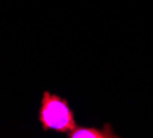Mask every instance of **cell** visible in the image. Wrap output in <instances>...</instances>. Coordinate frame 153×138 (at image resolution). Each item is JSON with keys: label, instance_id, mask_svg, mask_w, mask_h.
<instances>
[{"label": "cell", "instance_id": "7a4b0ae2", "mask_svg": "<svg viewBox=\"0 0 153 138\" xmlns=\"http://www.w3.org/2000/svg\"><path fill=\"white\" fill-rule=\"evenodd\" d=\"M71 138H119L120 135H117L113 131L112 124L106 123L102 128H95V127H79L76 126V128L69 133Z\"/></svg>", "mask_w": 153, "mask_h": 138}, {"label": "cell", "instance_id": "6da1fadb", "mask_svg": "<svg viewBox=\"0 0 153 138\" xmlns=\"http://www.w3.org/2000/svg\"><path fill=\"white\" fill-rule=\"evenodd\" d=\"M39 122L44 131H57V133H71L76 128L77 123L73 116L68 101L59 95L44 91L42 105L39 109Z\"/></svg>", "mask_w": 153, "mask_h": 138}]
</instances>
